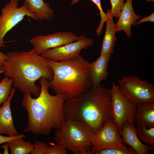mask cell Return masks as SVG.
<instances>
[{
	"label": "cell",
	"instance_id": "1",
	"mask_svg": "<svg viewBox=\"0 0 154 154\" xmlns=\"http://www.w3.org/2000/svg\"><path fill=\"white\" fill-rule=\"evenodd\" d=\"M39 81L41 90L38 97L35 98L24 94L22 99V105L28 115V124L24 132L48 135L53 129H59L65 120L64 103L67 99L62 94H50L45 78H41Z\"/></svg>",
	"mask_w": 154,
	"mask_h": 154
},
{
	"label": "cell",
	"instance_id": "2",
	"mask_svg": "<svg viewBox=\"0 0 154 154\" xmlns=\"http://www.w3.org/2000/svg\"><path fill=\"white\" fill-rule=\"evenodd\" d=\"M6 54L7 58L2 65L4 75L11 78L14 88L24 94L38 96L41 88L35 83L37 80L42 78L48 81L53 79V72L48 60L35 54L32 49L8 52Z\"/></svg>",
	"mask_w": 154,
	"mask_h": 154
},
{
	"label": "cell",
	"instance_id": "3",
	"mask_svg": "<svg viewBox=\"0 0 154 154\" xmlns=\"http://www.w3.org/2000/svg\"><path fill=\"white\" fill-rule=\"evenodd\" d=\"M65 120L81 121L96 134L112 120L109 89L100 84L70 99L64 103Z\"/></svg>",
	"mask_w": 154,
	"mask_h": 154
},
{
	"label": "cell",
	"instance_id": "4",
	"mask_svg": "<svg viewBox=\"0 0 154 154\" xmlns=\"http://www.w3.org/2000/svg\"><path fill=\"white\" fill-rule=\"evenodd\" d=\"M53 71V79L48 87L56 94H64L66 99L84 93L92 87L89 64L82 56L60 61L48 60Z\"/></svg>",
	"mask_w": 154,
	"mask_h": 154
},
{
	"label": "cell",
	"instance_id": "5",
	"mask_svg": "<svg viewBox=\"0 0 154 154\" xmlns=\"http://www.w3.org/2000/svg\"><path fill=\"white\" fill-rule=\"evenodd\" d=\"M95 134L86 124L74 120H65L54 132L56 144L75 154H92L91 149Z\"/></svg>",
	"mask_w": 154,
	"mask_h": 154
},
{
	"label": "cell",
	"instance_id": "6",
	"mask_svg": "<svg viewBox=\"0 0 154 154\" xmlns=\"http://www.w3.org/2000/svg\"><path fill=\"white\" fill-rule=\"evenodd\" d=\"M122 93L137 107L142 104L154 102V86L135 75H123L118 80Z\"/></svg>",
	"mask_w": 154,
	"mask_h": 154
},
{
	"label": "cell",
	"instance_id": "7",
	"mask_svg": "<svg viewBox=\"0 0 154 154\" xmlns=\"http://www.w3.org/2000/svg\"><path fill=\"white\" fill-rule=\"evenodd\" d=\"M19 0H11L1 9L0 15V48L5 46L3 39L6 34L25 16L30 17L35 20H38L36 15L30 11L25 1L19 7Z\"/></svg>",
	"mask_w": 154,
	"mask_h": 154
},
{
	"label": "cell",
	"instance_id": "8",
	"mask_svg": "<svg viewBox=\"0 0 154 154\" xmlns=\"http://www.w3.org/2000/svg\"><path fill=\"white\" fill-rule=\"evenodd\" d=\"M109 92L112 121L119 130L125 122H133L137 107L114 82H112Z\"/></svg>",
	"mask_w": 154,
	"mask_h": 154
},
{
	"label": "cell",
	"instance_id": "9",
	"mask_svg": "<svg viewBox=\"0 0 154 154\" xmlns=\"http://www.w3.org/2000/svg\"><path fill=\"white\" fill-rule=\"evenodd\" d=\"M111 148L127 149L122 141L119 130L112 120L108 121L93 137L91 152L92 154Z\"/></svg>",
	"mask_w": 154,
	"mask_h": 154
},
{
	"label": "cell",
	"instance_id": "10",
	"mask_svg": "<svg viewBox=\"0 0 154 154\" xmlns=\"http://www.w3.org/2000/svg\"><path fill=\"white\" fill-rule=\"evenodd\" d=\"M74 33L58 32L47 35H37L31 38L30 42L33 52L40 55L48 50L74 42L79 39Z\"/></svg>",
	"mask_w": 154,
	"mask_h": 154
},
{
	"label": "cell",
	"instance_id": "11",
	"mask_svg": "<svg viewBox=\"0 0 154 154\" xmlns=\"http://www.w3.org/2000/svg\"><path fill=\"white\" fill-rule=\"evenodd\" d=\"M76 41L46 50L40 55L48 60L60 61L70 59L80 56L81 50L93 44L92 40L84 35L79 37Z\"/></svg>",
	"mask_w": 154,
	"mask_h": 154
},
{
	"label": "cell",
	"instance_id": "12",
	"mask_svg": "<svg viewBox=\"0 0 154 154\" xmlns=\"http://www.w3.org/2000/svg\"><path fill=\"white\" fill-rule=\"evenodd\" d=\"M133 122H127L119 130L122 142L132 147L137 154H148L153 147L142 143L137 134Z\"/></svg>",
	"mask_w": 154,
	"mask_h": 154
},
{
	"label": "cell",
	"instance_id": "13",
	"mask_svg": "<svg viewBox=\"0 0 154 154\" xmlns=\"http://www.w3.org/2000/svg\"><path fill=\"white\" fill-rule=\"evenodd\" d=\"M113 52H110L100 55L94 61L89 64L92 87L100 84L103 81L106 80L109 76L108 71V62Z\"/></svg>",
	"mask_w": 154,
	"mask_h": 154
},
{
	"label": "cell",
	"instance_id": "14",
	"mask_svg": "<svg viewBox=\"0 0 154 154\" xmlns=\"http://www.w3.org/2000/svg\"><path fill=\"white\" fill-rule=\"evenodd\" d=\"M132 0H127L122 8L116 25L117 31H124L128 38L131 35V27L136 25L137 21L140 19L141 16L134 12L132 4Z\"/></svg>",
	"mask_w": 154,
	"mask_h": 154
},
{
	"label": "cell",
	"instance_id": "15",
	"mask_svg": "<svg viewBox=\"0 0 154 154\" xmlns=\"http://www.w3.org/2000/svg\"><path fill=\"white\" fill-rule=\"evenodd\" d=\"M15 90V88H12L8 98L0 108V134L11 136L19 134L14 126L11 109V101Z\"/></svg>",
	"mask_w": 154,
	"mask_h": 154
},
{
	"label": "cell",
	"instance_id": "16",
	"mask_svg": "<svg viewBox=\"0 0 154 154\" xmlns=\"http://www.w3.org/2000/svg\"><path fill=\"white\" fill-rule=\"evenodd\" d=\"M133 122L137 126H154V102L141 104L137 107Z\"/></svg>",
	"mask_w": 154,
	"mask_h": 154
},
{
	"label": "cell",
	"instance_id": "17",
	"mask_svg": "<svg viewBox=\"0 0 154 154\" xmlns=\"http://www.w3.org/2000/svg\"><path fill=\"white\" fill-rule=\"evenodd\" d=\"M107 11L109 13V17L106 21V29L102 41L100 55L110 52H114L117 39L115 36L117 30L116 24L114 22L113 17L110 15V10L108 9Z\"/></svg>",
	"mask_w": 154,
	"mask_h": 154
},
{
	"label": "cell",
	"instance_id": "18",
	"mask_svg": "<svg viewBox=\"0 0 154 154\" xmlns=\"http://www.w3.org/2000/svg\"><path fill=\"white\" fill-rule=\"evenodd\" d=\"M25 1L28 4L30 11L36 15L38 20L50 21L53 18L54 11L43 0H25Z\"/></svg>",
	"mask_w": 154,
	"mask_h": 154
},
{
	"label": "cell",
	"instance_id": "19",
	"mask_svg": "<svg viewBox=\"0 0 154 154\" xmlns=\"http://www.w3.org/2000/svg\"><path fill=\"white\" fill-rule=\"evenodd\" d=\"M23 138L12 140L7 142L11 154H29L34 147L30 141H25Z\"/></svg>",
	"mask_w": 154,
	"mask_h": 154
},
{
	"label": "cell",
	"instance_id": "20",
	"mask_svg": "<svg viewBox=\"0 0 154 154\" xmlns=\"http://www.w3.org/2000/svg\"><path fill=\"white\" fill-rule=\"evenodd\" d=\"M137 135L145 144L154 147V126L148 127L146 125L137 126L135 127Z\"/></svg>",
	"mask_w": 154,
	"mask_h": 154
},
{
	"label": "cell",
	"instance_id": "21",
	"mask_svg": "<svg viewBox=\"0 0 154 154\" xmlns=\"http://www.w3.org/2000/svg\"><path fill=\"white\" fill-rule=\"evenodd\" d=\"M13 83V79L5 76L0 82V106L3 104L9 96Z\"/></svg>",
	"mask_w": 154,
	"mask_h": 154
},
{
	"label": "cell",
	"instance_id": "22",
	"mask_svg": "<svg viewBox=\"0 0 154 154\" xmlns=\"http://www.w3.org/2000/svg\"><path fill=\"white\" fill-rule=\"evenodd\" d=\"M80 0H71V4L73 5L77 3ZM94 3L100 11V14L101 21L98 28L96 31L98 36H99L102 32L104 23L106 21L109 17V13L107 11V13L103 11L101 7L100 0H90Z\"/></svg>",
	"mask_w": 154,
	"mask_h": 154
},
{
	"label": "cell",
	"instance_id": "23",
	"mask_svg": "<svg viewBox=\"0 0 154 154\" xmlns=\"http://www.w3.org/2000/svg\"><path fill=\"white\" fill-rule=\"evenodd\" d=\"M95 154H137L132 147H129L127 149L111 148L104 149L96 152Z\"/></svg>",
	"mask_w": 154,
	"mask_h": 154
},
{
	"label": "cell",
	"instance_id": "24",
	"mask_svg": "<svg viewBox=\"0 0 154 154\" xmlns=\"http://www.w3.org/2000/svg\"><path fill=\"white\" fill-rule=\"evenodd\" d=\"M125 0H110L111 9L110 15L113 17L119 18L124 4Z\"/></svg>",
	"mask_w": 154,
	"mask_h": 154
},
{
	"label": "cell",
	"instance_id": "25",
	"mask_svg": "<svg viewBox=\"0 0 154 154\" xmlns=\"http://www.w3.org/2000/svg\"><path fill=\"white\" fill-rule=\"evenodd\" d=\"M34 147L31 154H45L48 145L46 143L36 141L34 143Z\"/></svg>",
	"mask_w": 154,
	"mask_h": 154
},
{
	"label": "cell",
	"instance_id": "26",
	"mask_svg": "<svg viewBox=\"0 0 154 154\" xmlns=\"http://www.w3.org/2000/svg\"><path fill=\"white\" fill-rule=\"evenodd\" d=\"M67 149L56 144L52 147H49L46 149L45 154H67Z\"/></svg>",
	"mask_w": 154,
	"mask_h": 154
},
{
	"label": "cell",
	"instance_id": "27",
	"mask_svg": "<svg viewBox=\"0 0 154 154\" xmlns=\"http://www.w3.org/2000/svg\"><path fill=\"white\" fill-rule=\"evenodd\" d=\"M25 137V135L23 134H21L14 136H5L0 134V144L5 143H7L12 140Z\"/></svg>",
	"mask_w": 154,
	"mask_h": 154
},
{
	"label": "cell",
	"instance_id": "28",
	"mask_svg": "<svg viewBox=\"0 0 154 154\" xmlns=\"http://www.w3.org/2000/svg\"><path fill=\"white\" fill-rule=\"evenodd\" d=\"M154 22V13L153 12L149 15L144 17L142 19H140L139 21L136 22V25H138L143 23L146 22Z\"/></svg>",
	"mask_w": 154,
	"mask_h": 154
},
{
	"label": "cell",
	"instance_id": "29",
	"mask_svg": "<svg viewBox=\"0 0 154 154\" xmlns=\"http://www.w3.org/2000/svg\"><path fill=\"white\" fill-rule=\"evenodd\" d=\"M7 58V54L2 52L0 50V65L2 66Z\"/></svg>",
	"mask_w": 154,
	"mask_h": 154
},
{
	"label": "cell",
	"instance_id": "30",
	"mask_svg": "<svg viewBox=\"0 0 154 154\" xmlns=\"http://www.w3.org/2000/svg\"><path fill=\"white\" fill-rule=\"evenodd\" d=\"M1 147L3 149V154H9L8 149L9 148L8 144L7 143H5L3 145H2Z\"/></svg>",
	"mask_w": 154,
	"mask_h": 154
},
{
	"label": "cell",
	"instance_id": "31",
	"mask_svg": "<svg viewBox=\"0 0 154 154\" xmlns=\"http://www.w3.org/2000/svg\"><path fill=\"white\" fill-rule=\"evenodd\" d=\"M3 73V70L2 66L0 65V74Z\"/></svg>",
	"mask_w": 154,
	"mask_h": 154
},
{
	"label": "cell",
	"instance_id": "32",
	"mask_svg": "<svg viewBox=\"0 0 154 154\" xmlns=\"http://www.w3.org/2000/svg\"><path fill=\"white\" fill-rule=\"evenodd\" d=\"M154 0H147V2L149 1H151V2H154Z\"/></svg>",
	"mask_w": 154,
	"mask_h": 154
},
{
	"label": "cell",
	"instance_id": "33",
	"mask_svg": "<svg viewBox=\"0 0 154 154\" xmlns=\"http://www.w3.org/2000/svg\"></svg>",
	"mask_w": 154,
	"mask_h": 154
}]
</instances>
